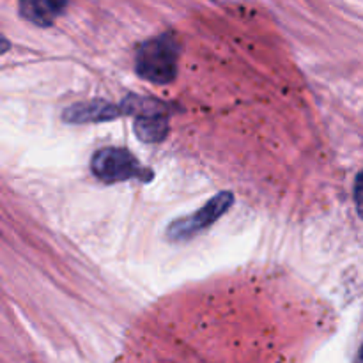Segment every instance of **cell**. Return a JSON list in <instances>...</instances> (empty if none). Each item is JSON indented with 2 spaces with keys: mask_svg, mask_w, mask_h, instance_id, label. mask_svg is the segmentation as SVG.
<instances>
[{
  "mask_svg": "<svg viewBox=\"0 0 363 363\" xmlns=\"http://www.w3.org/2000/svg\"><path fill=\"white\" fill-rule=\"evenodd\" d=\"M121 113H124L123 108H117V106L110 105L106 101H87L69 106L64 113V119L73 124L103 123V121L119 117Z\"/></svg>",
  "mask_w": 363,
  "mask_h": 363,
  "instance_id": "obj_4",
  "label": "cell"
},
{
  "mask_svg": "<svg viewBox=\"0 0 363 363\" xmlns=\"http://www.w3.org/2000/svg\"><path fill=\"white\" fill-rule=\"evenodd\" d=\"M69 0H20V14L38 27H50Z\"/></svg>",
  "mask_w": 363,
  "mask_h": 363,
  "instance_id": "obj_5",
  "label": "cell"
},
{
  "mask_svg": "<svg viewBox=\"0 0 363 363\" xmlns=\"http://www.w3.org/2000/svg\"><path fill=\"white\" fill-rule=\"evenodd\" d=\"M92 174L103 183H121V181L142 177V165L126 149L106 147L96 152L91 162Z\"/></svg>",
  "mask_w": 363,
  "mask_h": 363,
  "instance_id": "obj_2",
  "label": "cell"
},
{
  "mask_svg": "<svg viewBox=\"0 0 363 363\" xmlns=\"http://www.w3.org/2000/svg\"><path fill=\"white\" fill-rule=\"evenodd\" d=\"M233 194H230V191H223V194L211 199L208 204L202 206V208L199 209V211H195L194 215H188L184 216V218L176 220V222L169 227L167 234H169L170 240L174 241L190 240L195 234L202 233V230L208 229L211 223H215L216 220L233 206Z\"/></svg>",
  "mask_w": 363,
  "mask_h": 363,
  "instance_id": "obj_3",
  "label": "cell"
},
{
  "mask_svg": "<svg viewBox=\"0 0 363 363\" xmlns=\"http://www.w3.org/2000/svg\"><path fill=\"white\" fill-rule=\"evenodd\" d=\"M167 131H169V124H167V117L163 112L138 116L137 123H135V133L144 142L163 140Z\"/></svg>",
  "mask_w": 363,
  "mask_h": 363,
  "instance_id": "obj_6",
  "label": "cell"
},
{
  "mask_svg": "<svg viewBox=\"0 0 363 363\" xmlns=\"http://www.w3.org/2000/svg\"><path fill=\"white\" fill-rule=\"evenodd\" d=\"M357 363H363V346L360 347V351H358V358H357Z\"/></svg>",
  "mask_w": 363,
  "mask_h": 363,
  "instance_id": "obj_8",
  "label": "cell"
},
{
  "mask_svg": "<svg viewBox=\"0 0 363 363\" xmlns=\"http://www.w3.org/2000/svg\"><path fill=\"white\" fill-rule=\"evenodd\" d=\"M177 48L176 39L170 35H160L144 43L137 53V71L142 78L152 84H169L177 73Z\"/></svg>",
  "mask_w": 363,
  "mask_h": 363,
  "instance_id": "obj_1",
  "label": "cell"
},
{
  "mask_svg": "<svg viewBox=\"0 0 363 363\" xmlns=\"http://www.w3.org/2000/svg\"><path fill=\"white\" fill-rule=\"evenodd\" d=\"M354 202H357V209L363 218V170L358 174L357 183H354Z\"/></svg>",
  "mask_w": 363,
  "mask_h": 363,
  "instance_id": "obj_7",
  "label": "cell"
}]
</instances>
